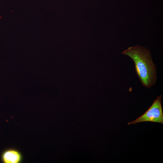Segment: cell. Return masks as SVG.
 <instances>
[{
	"label": "cell",
	"instance_id": "6da1fadb",
	"mask_svg": "<svg viewBox=\"0 0 163 163\" xmlns=\"http://www.w3.org/2000/svg\"><path fill=\"white\" fill-rule=\"evenodd\" d=\"M122 54L129 57L134 61L135 70L142 85L150 88L156 81V69L149 50L145 47L136 45L129 47Z\"/></svg>",
	"mask_w": 163,
	"mask_h": 163
},
{
	"label": "cell",
	"instance_id": "7a4b0ae2",
	"mask_svg": "<svg viewBox=\"0 0 163 163\" xmlns=\"http://www.w3.org/2000/svg\"><path fill=\"white\" fill-rule=\"evenodd\" d=\"M161 97V95L158 96L145 113L135 120L128 123V124H134L143 122H152L163 124Z\"/></svg>",
	"mask_w": 163,
	"mask_h": 163
},
{
	"label": "cell",
	"instance_id": "3957f363",
	"mask_svg": "<svg viewBox=\"0 0 163 163\" xmlns=\"http://www.w3.org/2000/svg\"><path fill=\"white\" fill-rule=\"evenodd\" d=\"M2 159L5 163H18L21 161L22 157L21 153L18 150L10 149L3 153Z\"/></svg>",
	"mask_w": 163,
	"mask_h": 163
}]
</instances>
